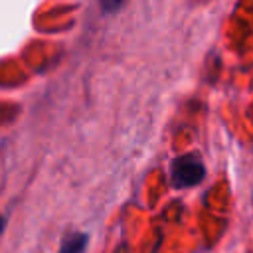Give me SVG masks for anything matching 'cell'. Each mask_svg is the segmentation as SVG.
Listing matches in <instances>:
<instances>
[{
  "mask_svg": "<svg viewBox=\"0 0 253 253\" xmlns=\"http://www.w3.org/2000/svg\"><path fill=\"white\" fill-rule=\"evenodd\" d=\"M204 176H206V168H204L202 160L192 154H182V156L174 158V162L170 166V184L176 190L198 186L204 180Z\"/></svg>",
  "mask_w": 253,
  "mask_h": 253,
  "instance_id": "1",
  "label": "cell"
},
{
  "mask_svg": "<svg viewBox=\"0 0 253 253\" xmlns=\"http://www.w3.org/2000/svg\"><path fill=\"white\" fill-rule=\"evenodd\" d=\"M125 4V0H99V6L105 14H115L121 10V6Z\"/></svg>",
  "mask_w": 253,
  "mask_h": 253,
  "instance_id": "3",
  "label": "cell"
},
{
  "mask_svg": "<svg viewBox=\"0 0 253 253\" xmlns=\"http://www.w3.org/2000/svg\"><path fill=\"white\" fill-rule=\"evenodd\" d=\"M85 245H87V235L85 233H75V235H69L63 241L59 253H83Z\"/></svg>",
  "mask_w": 253,
  "mask_h": 253,
  "instance_id": "2",
  "label": "cell"
},
{
  "mask_svg": "<svg viewBox=\"0 0 253 253\" xmlns=\"http://www.w3.org/2000/svg\"><path fill=\"white\" fill-rule=\"evenodd\" d=\"M2 229H4V217L0 215V233H2Z\"/></svg>",
  "mask_w": 253,
  "mask_h": 253,
  "instance_id": "4",
  "label": "cell"
}]
</instances>
